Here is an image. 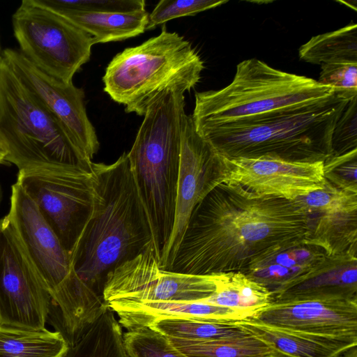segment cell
<instances>
[{
    "instance_id": "cell-1",
    "label": "cell",
    "mask_w": 357,
    "mask_h": 357,
    "mask_svg": "<svg viewBox=\"0 0 357 357\" xmlns=\"http://www.w3.org/2000/svg\"><path fill=\"white\" fill-rule=\"evenodd\" d=\"M307 232L308 217L294 201L222 182L194 208L170 271L245 273L261 255Z\"/></svg>"
},
{
    "instance_id": "cell-23",
    "label": "cell",
    "mask_w": 357,
    "mask_h": 357,
    "mask_svg": "<svg viewBox=\"0 0 357 357\" xmlns=\"http://www.w3.org/2000/svg\"><path fill=\"white\" fill-rule=\"evenodd\" d=\"M272 301V293L266 287L244 273L228 272L218 273L215 291L201 301L242 310L252 316L269 305Z\"/></svg>"
},
{
    "instance_id": "cell-37",
    "label": "cell",
    "mask_w": 357,
    "mask_h": 357,
    "mask_svg": "<svg viewBox=\"0 0 357 357\" xmlns=\"http://www.w3.org/2000/svg\"><path fill=\"white\" fill-rule=\"evenodd\" d=\"M6 152L3 146L2 142L0 140V164L6 163Z\"/></svg>"
},
{
    "instance_id": "cell-39",
    "label": "cell",
    "mask_w": 357,
    "mask_h": 357,
    "mask_svg": "<svg viewBox=\"0 0 357 357\" xmlns=\"http://www.w3.org/2000/svg\"><path fill=\"white\" fill-rule=\"evenodd\" d=\"M1 59H2V50H1V44H0V63L1 61Z\"/></svg>"
},
{
    "instance_id": "cell-10",
    "label": "cell",
    "mask_w": 357,
    "mask_h": 357,
    "mask_svg": "<svg viewBox=\"0 0 357 357\" xmlns=\"http://www.w3.org/2000/svg\"><path fill=\"white\" fill-rule=\"evenodd\" d=\"M92 174L80 166L18 171L17 181L69 252L92 206Z\"/></svg>"
},
{
    "instance_id": "cell-15",
    "label": "cell",
    "mask_w": 357,
    "mask_h": 357,
    "mask_svg": "<svg viewBox=\"0 0 357 357\" xmlns=\"http://www.w3.org/2000/svg\"><path fill=\"white\" fill-rule=\"evenodd\" d=\"M222 157L223 182L239 185L257 196L294 201L321 189L326 181L324 161L303 162L269 157Z\"/></svg>"
},
{
    "instance_id": "cell-17",
    "label": "cell",
    "mask_w": 357,
    "mask_h": 357,
    "mask_svg": "<svg viewBox=\"0 0 357 357\" xmlns=\"http://www.w3.org/2000/svg\"><path fill=\"white\" fill-rule=\"evenodd\" d=\"M272 298V303L357 300V255H326L302 278L273 292Z\"/></svg>"
},
{
    "instance_id": "cell-27",
    "label": "cell",
    "mask_w": 357,
    "mask_h": 357,
    "mask_svg": "<svg viewBox=\"0 0 357 357\" xmlns=\"http://www.w3.org/2000/svg\"><path fill=\"white\" fill-rule=\"evenodd\" d=\"M167 337L206 340L250 334L236 322H220L182 319H162L149 326Z\"/></svg>"
},
{
    "instance_id": "cell-12",
    "label": "cell",
    "mask_w": 357,
    "mask_h": 357,
    "mask_svg": "<svg viewBox=\"0 0 357 357\" xmlns=\"http://www.w3.org/2000/svg\"><path fill=\"white\" fill-rule=\"evenodd\" d=\"M51 296L6 217L0 219V326L40 331Z\"/></svg>"
},
{
    "instance_id": "cell-38",
    "label": "cell",
    "mask_w": 357,
    "mask_h": 357,
    "mask_svg": "<svg viewBox=\"0 0 357 357\" xmlns=\"http://www.w3.org/2000/svg\"><path fill=\"white\" fill-rule=\"evenodd\" d=\"M2 197H3V190H2L1 185L0 183V205H1V203L2 201Z\"/></svg>"
},
{
    "instance_id": "cell-28",
    "label": "cell",
    "mask_w": 357,
    "mask_h": 357,
    "mask_svg": "<svg viewBox=\"0 0 357 357\" xmlns=\"http://www.w3.org/2000/svg\"><path fill=\"white\" fill-rule=\"evenodd\" d=\"M306 215L357 211V192L325 181L324 186L294 200Z\"/></svg>"
},
{
    "instance_id": "cell-21",
    "label": "cell",
    "mask_w": 357,
    "mask_h": 357,
    "mask_svg": "<svg viewBox=\"0 0 357 357\" xmlns=\"http://www.w3.org/2000/svg\"><path fill=\"white\" fill-rule=\"evenodd\" d=\"M307 215L306 243L321 248L326 255H357V211Z\"/></svg>"
},
{
    "instance_id": "cell-3",
    "label": "cell",
    "mask_w": 357,
    "mask_h": 357,
    "mask_svg": "<svg viewBox=\"0 0 357 357\" xmlns=\"http://www.w3.org/2000/svg\"><path fill=\"white\" fill-rule=\"evenodd\" d=\"M335 93L313 103L196 130L227 158L269 157L292 162L325 161L333 130L348 102Z\"/></svg>"
},
{
    "instance_id": "cell-19",
    "label": "cell",
    "mask_w": 357,
    "mask_h": 357,
    "mask_svg": "<svg viewBox=\"0 0 357 357\" xmlns=\"http://www.w3.org/2000/svg\"><path fill=\"white\" fill-rule=\"evenodd\" d=\"M325 256L321 248L305 241L294 242L261 255L245 274L273 293L302 278Z\"/></svg>"
},
{
    "instance_id": "cell-35",
    "label": "cell",
    "mask_w": 357,
    "mask_h": 357,
    "mask_svg": "<svg viewBox=\"0 0 357 357\" xmlns=\"http://www.w3.org/2000/svg\"><path fill=\"white\" fill-rule=\"evenodd\" d=\"M261 357H294L273 348V351Z\"/></svg>"
},
{
    "instance_id": "cell-33",
    "label": "cell",
    "mask_w": 357,
    "mask_h": 357,
    "mask_svg": "<svg viewBox=\"0 0 357 357\" xmlns=\"http://www.w3.org/2000/svg\"><path fill=\"white\" fill-rule=\"evenodd\" d=\"M324 172L325 179L333 185L357 192V149L327 158Z\"/></svg>"
},
{
    "instance_id": "cell-29",
    "label": "cell",
    "mask_w": 357,
    "mask_h": 357,
    "mask_svg": "<svg viewBox=\"0 0 357 357\" xmlns=\"http://www.w3.org/2000/svg\"><path fill=\"white\" fill-rule=\"evenodd\" d=\"M123 344L128 357H187L164 334L149 326L128 330Z\"/></svg>"
},
{
    "instance_id": "cell-11",
    "label": "cell",
    "mask_w": 357,
    "mask_h": 357,
    "mask_svg": "<svg viewBox=\"0 0 357 357\" xmlns=\"http://www.w3.org/2000/svg\"><path fill=\"white\" fill-rule=\"evenodd\" d=\"M218 273L190 275L161 268L153 245L109 272L102 296L112 301L196 302L216 290Z\"/></svg>"
},
{
    "instance_id": "cell-6",
    "label": "cell",
    "mask_w": 357,
    "mask_h": 357,
    "mask_svg": "<svg viewBox=\"0 0 357 357\" xmlns=\"http://www.w3.org/2000/svg\"><path fill=\"white\" fill-rule=\"evenodd\" d=\"M204 65L192 44L176 32L161 33L124 49L107 65L104 91L127 113L145 114L167 90L190 91L199 82Z\"/></svg>"
},
{
    "instance_id": "cell-16",
    "label": "cell",
    "mask_w": 357,
    "mask_h": 357,
    "mask_svg": "<svg viewBox=\"0 0 357 357\" xmlns=\"http://www.w3.org/2000/svg\"><path fill=\"white\" fill-rule=\"evenodd\" d=\"M247 320L311 334L357 336V300L271 303Z\"/></svg>"
},
{
    "instance_id": "cell-2",
    "label": "cell",
    "mask_w": 357,
    "mask_h": 357,
    "mask_svg": "<svg viewBox=\"0 0 357 357\" xmlns=\"http://www.w3.org/2000/svg\"><path fill=\"white\" fill-rule=\"evenodd\" d=\"M90 171L91 209L70 254L78 277L102 294L107 274L153 245V238L127 153L111 164L92 162Z\"/></svg>"
},
{
    "instance_id": "cell-18",
    "label": "cell",
    "mask_w": 357,
    "mask_h": 357,
    "mask_svg": "<svg viewBox=\"0 0 357 357\" xmlns=\"http://www.w3.org/2000/svg\"><path fill=\"white\" fill-rule=\"evenodd\" d=\"M107 305L118 315L120 325L127 330L149 326L155 321L162 319L235 323L247 320L251 316L242 310L202 301H112Z\"/></svg>"
},
{
    "instance_id": "cell-30",
    "label": "cell",
    "mask_w": 357,
    "mask_h": 357,
    "mask_svg": "<svg viewBox=\"0 0 357 357\" xmlns=\"http://www.w3.org/2000/svg\"><path fill=\"white\" fill-rule=\"evenodd\" d=\"M59 13H133L145 10L144 0H37Z\"/></svg>"
},
{
    "instance_id": "cell-20",
    "label": "cell",
    "mask_w": 357,
    "mask_h": 357,
    "mask_svg": "<svg viewBox=\"0 0 357 357\" xmlns=\"http://www.w3.org/2000/svg\"><path fill=\"white\" fill-rule=\"evenodd\" d=\"M273 348L294 357H340L357 346V336H328L271 327L248 320L236 322Z\"/></svg>"
},
{
    "instance_id": "cell-14",
    "label": "cell",
    "mask_w": 357,
    "mask_h": 357,
    "mask_svg": "<svg viewBox=\"0 0 357 357\" xmlns=\"http://www.w3.org/2000/svg\"><path fill=\"white\" fill-rule=\"evenodd\" d=\"M2 59L44 107L66 128L91 161L100 143L84 104V92L40 70L19 50H2Z\"/></svg>"
},
{
    "instance_id": "cell-9",
    "label": "cell",
    "mask_w": 357,
    "mask_h": 357,
    "mask_svg": "<svg viewBox=\"0 0 357 357\" xmlns=\"http://www.w3.org/2000/svg\"><path fill=\"white\" fill-rule=\"evenodd\" d=\"M20 52L47 75L65 83L91 57L93 38L37 0H23L12 15Z\"/></svg>"
},
{
    "instance_id": "cell-25",
    "label": "cell",
    "mask_w": 357,
    "mask_h": 357,
    "mask_svg": "<svg viewBox=\"0 0 357 357\" xmlns=\"http://www.w3.org/2000/svg\"><path fill=\"white\" fill-rule=\"evenodd\" d=\"M298 55L317 65L357 63V24L351 22L337 30L312 37L300 47Z\"/></svg>"
},
{
    "instance_id": "cell-26",
    "label": "cell",
    "mask_w": 357,
    "mask_h": 357,
    "mask_svg": "<svg viewBox=\"0 0 357 357\" xmlns=\"http://www.w3.org/2000/svg\"><path fill=\"white\" fill-rule=\"evenodd\" d=\"M167 337L173 346L187 357H261L273 349L270 344L251 333L206 340Z\"/></svg>"
},
{
    "instance_id": "cell-5",
    "label": "cell",
    "mask_w": 357,
    "mask_h": 357,
    "mask_svg": "<svg viewBox=\"0 0 357 357\" xmlns=\"http://www.w3.org/2000/svg\"><path fill=\"white\" fill-rule=\"evenodd\" d=\"M6 217L47 287L51 310L59 312L63 335L73 347L109 307L107 303L76 274L70 252L17 182L11 186Z\"/></svg>"
},
{
    "instance_id": "cell-4",
    "label": "cell",
    "mask_w": 357,
    "mask_h": 357,
    "mask_svg": "<svg viewBox=\"0 0 357 357\" xmlns=\"http://www.w3.org/2000/svg\"><path fill=\"white\" fill-rule=\"evenodd\" d=\"M184 93L167 90L149 106L131 149L130 170L148 217L159 261L175 215Z\"/></svg>"
},
{
    "instance_id": "cell-7",
    "label": "cell",
    "mask_w": 357,
    "mask_h": 357,
    "mask_svg": "<svg viewBox=\"0 0 357 357\" xmlns=\"http://www.w3.org/2000/svg\"><path fill=\"white\" fill-rule=\"evenodd\" d=\"M334 89L305 76L275 69L250 59L239 63L229 85L196 92L191 114L196 130L313 103L333 96Z\"/></svg>"
},
{
    "instance_id": "cell-13",
    "label": "cell",
    "mask_w": 357,
    "mask_h": 357,
    "mask_svg": "<svg viewBox=\"0 0 357 357\" xmlns=\"http://www.w3.org/2000/svg\"><path fill=\"white\" fill-rule=\"evenodd\" d=\"M223 179L222 155L197 133L192 116L185 114L182 126L174 222L169 238L160 252L158 263L161 268L170 271L194 208Z\"/></svg>"
},
{
    "instance_id": "cell-24",
    "label": "cell",
    "mask_w": 357,
    "mask_h": 357,
    "mask_svg": "<svg viewBox=\"0 0 357 357\" xmlns=\"http://www.w3.org/2000/svg\"><path fill=\"white\" fill-rule=\"evenodd\" d=\"M70 348L59 331L0 326V357H66Z\"/></svg>"
},
{
    "instance_id": "cell-36",
    "label": "cell",
    "mask_w": 357,
    "mask_h": 357,
    "mask_svg": "<svg viewBox=\"0 0 357 357\" xmlns=\"http://www.w3.org/2000/svg\"><path fill=\"white\" fill-rule=\"evenodd\" d=\"M340 357H357V346L350 348L343 353Z\"/></svg>"
},
{
    "instance_id": "cell-22",
    "label": "cell",
    "mask_w": 357,
    "mask_h": 357,
    "mask_svg": "<svg viewBox=\"0 0 357 357\" xmlns=\"http://www.w3.org/2000/svg\"><path fill=\"white\" fill-rule=\"evenodd\" d=\"M88 33L93 45L121 41L146 30L149 13H66L60 14Z\"/></svg>"
},
{
    "instance_id": "cell-8",
    "label": "cell",
    "mask_w": 357,
    "mask_h": 357,
    "mask_svg": "<svg viewBox=\"0 0 357 357\" xmlns=\"http://www.w3.org/2000/svg\"><path fill=\"white\" fill-rule=\"evenodd\" d=\"M0 140L6 152V162L15 165L18 171L68 165L90 170L93 162L3 59Z\"/></svg>"
},
{
    "instance_id": "cell-34",
    "label": "cell",
    "mask_w": 357,
    "mask_h": 357,
    "mask_svg": "<svg viewBox=\"0 0 357 357\" xmlns=\"http://www.w3.org/2000/svg\"><path fill=\"white\" fill-rule=\"evenodd\" d=\"M332 155L357 149V96L351 98L340 116L332 135Z\"/></svg>"
},
{
    "instance_id": "cell-32",
    "label": "cell",
    "mask_w": 357,
    "mask_h": 357,
    "mask_svg": "<svg viewBox=\"0 0 357 357\" xmlns=\"http://www.w3.org/2000/svg\"><path fill=\"white\" fill-rule=\"evenodd\" d=\"M319 83L334 89L347 100L357 96V63H331L321 66Z\"/></svg>"
},
{
    "instance_id": "cell-31",
    "label": "cell",
    "mask_w": 357,
    "mask_h": 357,
    "mask_svg": "<svg viewBox=\"0 0 357 357\" xmlns=\"http://www.w3.org/2000/svg\"><path fill=\"white\" fill-rule=\"evenodd\" d=\"M227 0H161L149 13L146 30L155 29L167 22L220 6Z\"/></svg>"
}]
</instances>
